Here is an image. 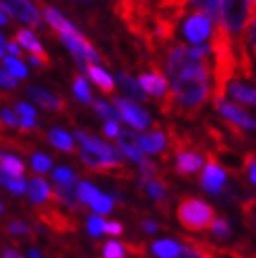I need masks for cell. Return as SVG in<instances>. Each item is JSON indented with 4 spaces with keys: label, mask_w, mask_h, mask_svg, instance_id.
Here are the masks:
<instances>
[{
    "label": "cell",
    "mask_w": 256,
    "mask_h": 258,
    "mask_svg": "<svg viewBox=\"0 0 256 258\" xmlns=\"http://www.w3.org/2000/svg\"><path fill=\"white\" fill-rule=\"evenodd\" d=\"M165 72L170 83V92L165 97L167 108H177L181 114H196L211 97L212 68L209 59H200L194 48L174 44L168 48Z\"/></svg>",
    "instance_id": "6da1fadb"
},
{
    "label": "cell",
    "mask_w": 256,
    "mask_h": 258,
    "mask_svg": "<svg viewBox=\"0 0 256 258\" xmlns=\"http://www.w3.org/2000/svg\"><path fill=\"white\" fill-rule=\"evenodd\" d=\"M252 0H223L220 17L214 24L222 26L231 37L232 44L238 50L241 59H245V42L249 24L252 20Z\"/></svg>",
    "instance_id": "7a4b0ae2"
},
{
    "label": "cell",
    "mask_w": 256,
    "mask_h": 258,
    "mask_svg": "<svg viewBox=\"0 0 256 258\" xmlns=\"http://www.w3.org/2000/svg\"><path fill=\"white\" fill-rule=\"evenodd\" d=\"M177 220L188 231H203V229L212 227L216 214L207 202L187 196L177 205Z\"/></svg>",
    "instance_id": "3957f363"
},
{
    "label": "cell",
    "mask_w": 256,
    "mask_h": 258,
    "mask_svg": "<svg viewBox=\"0 0 256 258\" xmlns=\"http://www.w3.org/2000/svg\"><path fill=\"white\" fill-rule=\"evenodd\" d=\"M183 37L190 42L192 46H203L207 44V40L214 37V20L205 13L194 11L188 15L183 22Z\"/></svg>",
    "instance_id": "277c9868"
},
{
    "label": "cell",
    "mask_w": 256,
    "mask_h": 258,
    "mask_svg": "<svg viewBox=\"0 0 256 258\" xmlns=\"http://www.w3.org/2000/svg\"><path fill=\"white\" fill-rule=\"evenodd\" d=\"M60 40H62L64 44H66V48L72 51L75 62L79 64L81 70L86 72V68H88L90 64H97L99 62V53L77 30L60 35Z\"/></svg>",
    "instance_id": "5b68a950"
},
{
    "label": "cell",
    "mask_w": 256,
    "mask_h": 258,
    "mask_svg": "<svg viewBox=\"0 0 256 258\" xmlns=\"http://www.w3.org/2000/svg\"><path fill=\"white\" fill-rule=\"evenodd\" d=\"M113 104H115L117 112L121 114V117H123L132 128L145 130L148 124H150V115H148V112L145 108H141L136 101L124 99V97H115Z\"/></svg>",
    "instance_id": "8992f818"
},
{
    "label": "cell",
    "mask_w": 256,
    "mask_h": 258,
    "mask_svg": "<svg viewBox=\"0 0 256 258\" xmlns=\"http://www.w3.org/2000/svg\"><path fill=\"white\" fill-rule=\"evenodd\" d=\"M75 138L79 139L81 149L92 150V152L110 159V161H113V163L123 165V152H119L115 147H112V145L104 143V141L94 138V136L86 134V132H83V130H77V132H75Z\"/></svg>",
    "instance_id": "52a82bcc"
},
{
    "label": "cell",
    "mask_w": 256,
    "mask_h": 258,
    "mask_svg": "<svg viewBox=\"0 0 256 258\" xmlns=\"http://www.w3.org/2000/svg\"><path fill=\"white\" fill-rule=\"evenodd\" d=\"M225 181H227L225 170H223L214 159L209 158L207 165L203 167V172H202V176H200L202 189L209 194H222L223 187H225Z\"/></svg>",
    "instance_id": "ba28073f"
},
{
    "label": "cell",
    "mask_w": 256,
    "mask_h": 258,
    "mask_svg": "<svg viewBox=\"0 0 256 258\" xmlns=\"http://www.w3.org/2000/svg\"><path fill=\"white\" fill-rule=\"evenodd\" d=\"M216 108L225 119H229L231 123L240 126V128H243V130L256 128V121L247 114L245 110L236 106L234 103H229V101H225V99H216Z\"/></svg>",
    "instance_id": "9c48e42d"
},
{
    "label": "cell",
    "mask_w": 256,
    "mask_h": 258,
    "mask_svg": "<svg viewBox=\"0 0 256 258\" xmlns=\"http://www.w3.org/2000/svg\"><path fill=\"white\" fill-rule=\"evenodd\" d=\"M139 86L143 88L145 94L158 97V99H165L170 92V83L161 72H148V74H141L138 77Z\"/></svg>",
    "instance_id": "30bf717a"
},
{
    "label": "cell",
    "mask_w": 256,
    "mask_h": 258,
    "mask_svg": "<svg viewBox=\"0 0 256 258\" xmlns=\"http://www.w3.org/2000/svg\"><path fill=\"white\" fill-rule=\"evenodd\" d=\"M11 10V15L22 20L24 24L31 26V28H40L42 20H40V13L37 11L35 4L31 0H6Z\"/></svg>",
    "instance_id": "8fae6325"
},
{
    "label": "cell",
    "mask_w": 256,
    "mask_h": 258,
    "mask_svg": "<svg viewBox=\"0 0 256 258\" xmlns=\"http://www.w3.org/2000/svg\"><path fill=\"white\" fill-rule=\"evenodd\" d=\"M117 143H119V149L123 152L126 158L134 159V161H138L141 163L145 159V152L141 149V141H139V136L132 130H121V134L117 138Z\"/></svg>",
    "instance_id": "7c38bea8"
},
{
    "label": "cell",
    "mask_w": 256,
    "mask_h": 258,
    "mask_svg": "<svg viewBox=\"0 0 256 258\" xmlns=\"http://www.w3.org/2000/svg\"><path fill=\"white\" fill-rule=\"evenodd\" d=\"M203 167V158L194 150H177L176 170L179 176H192Z\"/></svg>",
    "instance_id": "4fadbf2b"
},
{
    "label": "cell",
    "mask_w": 256,
    "mask_h": 258,
    "mask_svg": "<svg viewBox=\"0 0 256 258\" xmlns=\"http://www.w3.org/2000/svg\"><path fill=\"white\" fill-rule=\"evenodd\" d=\"M139 141H141V149L145 154H159L167 147V136L161 130H152L148 134L139 136Z\"/></svg>",
    "instance_id": "5bb4252c"
},
{
    "label": "cell",
    "mask_w": 256,
    "mask_h": 258,
    "mask_svg": "<svg viewBox=\"0 0 256 258\" xmlns=\"http://www.w3.org/2000/svg\"><path fill=\"white\" fill-rule=\"evenodd\" d=\"M115 81H117L119 88L123 90L124 94H126L132 101H145L147 99V94H145L143 88L139 86V81L134 79L132 75H128L123 72V74H119L117 77H115Z\"/></svg>",
    "instance_id": "9a60e30c"
},
{
    "label": "cell",
    "mask_w": 256,
    "mask_h": 258,
    "mask_svg": "<svg viewBox=\"0 0 256 258\" xmlns=\"http://www.w3.org/2000/svg\"><path fill=\"white\" fill-rule=\"evenodd\" d=\"M28 95L44 110H53L55 112V110H62L64 106V103L59 97H55L53 94H49V92H46L42 88H33L31 86V88H28Z\"/></svg>",
    "instance_id": "2e32d148"
},
{
    "label": "cell",
    "mask_w": 256,
    "mask_h": 258,
    "mask_svg": "<svg viewBox=\"0 0 256 258\" xmlns=\"http://www.w3.org/2000/svg\"><path fill=\"white\" fill-rule=\"evenodd\" d=\"M44 17L49 22V26H51V28H53L59 35L75 31V26L72 24L68 19H64V15L59 10H55V8H51V6H46L44 8Z\"/></svg>",
    "instance_id": "e0dca14e"
},
{
    "label": "cell",
    "mask_w": 256,
    "mask_h": 258,
    "mask_svg": "<svg viewBox=\"0 0 256 258\" xmlns=\"http://www.w3.org/2000/svg\"><path fill=\"white\" fill-rule=\"evenodd\" d=\"M81 159H83V163L88 167V169H95V170H110V169H119L121 165L119 163H113L110 159L103 158V156L95 154L92 150H86V149H81L79 152Z\"/></svg>",
    "instance_id": "ac0fdd59"
},
{
    "label": "cell",
    "mask_w": 256,
    "mask_h": 258,
    "mask_svg": "<svg viewBox=\"0 0 256 258\" xmlns=\"http://www.w3.org/2000/svg\"><path fill=\"white\" fill-rule=\"evenodd\" d=\"M49 194H51V189H49V185L46 179H42V178L30 179V183H28V196H30L31 204L42 205L46 200L49 198Z\"/></svg>",
    "instance_id": "d6986e66"
},
{
    "label": "cell",
    "mask_w": 256,
    "mask_h": 258,
    "mask_svg": "<svg viewBox=\"0 0 256 258\" xmlns=\"http://www.w3.org/2000/svg\"><path fill=\"white\" fill-rule=\"evenodd\" d=\"M15 40L22 46V48H24V50L30 51L31 55H37V57H44V59H48V57H46V51L42 50V44H40L39 39H37L35 33H31L30 30L17 31Z\"/></svg>",
    "instance_id": "ffe728a7"
},
{
    "label": "cell",
    "mask_w": 256,
    "mask_h": 258,
    "mask_svg": "<svg viewBox=\"0 0 256 258\" xmlns=\"http://www.w3.org/2000/svg\"><path fill=\"white\" fill-rule=\"evenodd\" d=\"M55 194L59 198L60 204H64L70 209H81V202L79 194H77V183L74 185H57L55 187Z\"/></svg>",
    "instance_id": "44dd1931"
},
{
    "label": "cell",
    "mask_w": 256,
    "mask_h": 258,
    "mask_svg": "<svg viewBox=\"0 0 256 258\" xmlns=\"http://www.w3.org/2000/svg\"><path fill=\"white\" fill-rule=\"evenodd\" d=\"M86 74H88L90 79L94 81L95 85L103 90V92H112L113 86H115V83H113V79H112V75H110L108 72H104L101 66L90 64L88 68H86Z\"/></svg>",
    "instance_id": "7402d4cb"
},
{
    "label": "cell",
    "mask_w": 256,
    "mask_h": 258,
    "mask_svg": "<svg viewBox=\"0 0 256 258\" xmlns=\"http://www.w3.org/2000/svg\"><path fill=\"white\" fill-rule=\"evenodd\" d=\"M229 94L236 101H240V103L256 106V90L249 88V86H245L240 81H232L231 85H229Z\"/></svg>",
    "instance_id": "603a6c76"
},
{
    "label": "cell",
    "mask_w": 256,
    "mask_h": 258,
    "mask_svg": "<svg viewBox=\"0 0 256 258\" xmlns=\"http://www.w3.org/2000/svg\"><path fill=\"white\" fill-rule=\"evenodd\" d=\"M223 0H188V6H190L194 11H200V13H205V15L211 17L214 22L220 17V11H222Z\"/></svg>",
    "instance_id": "cb8c5ba5"
},
{
    "label": "cell",
    "mask_w": 256,
    "mask_h": 258,
    "mask_svg": "<svg viewBox=\"0 0 256 258\" xmlns=\"http://www.w3.org/2000/svg\"><path fill=\"white\" fill-rule=\"evenodd\" d=\"M183 245L174 240H159L152 243V253L158 258H177L181 254Z\"/></svg>",
    "instance_id": "d4e9b609"
},
{
    "label": "cell",
    "mask_w": 256,
    "mask_h": 258,
    "mask_svg": "<svg viewBox=\"0 0 256 258\" xmlns=\"http://www.w3.org/2000/svg\"><path fill=\"white\" fill-rule=\"evenodd\" d=\"M145 189H147L148 196L158 204L159 209H168V204H167V187L163 183L161 179H156L154 178L152 181H148L147 185H143Z\"/></svg>",
    "instance_id": "484cf974"
},
{
    "label": "cell",
    "mask_w": 256,
    "mask_h": 258,
    "mask_svg": "<svg viewBox=\"0 0 256 258\" xmlns=\"http://www.w3.org/2000/svg\"><path fill=\"white\" fill-rule=\"evenodd\" d=\"M48 139H49V143L53 145V147H57L59 150L74 152V149H75L74 138H72L68 132H64V130H60V128H53V130H49Z\"/></svg>",
    "instance_id": "4316f807"
},
{
    "label": "cell",
    "mask_w": 256,
    "mask_h": 258,
    "mask_svg": "<svg viewBox=\"0 0 256 258\" xmlns=\"http://www.w3.org/2000/svg\"><path fill=\"white\" fill-rule=\"evenodd\" d=\"M0 165H2V172L4 174H10L15 178H22V174H24V163L11 154L0 156Z\"/></svg>",
    "instance_id": "83f0119b"
},
{
    "label": "cell",
    "mask_w": 256,
    "mask_h": 258,
    "mask_svg": "<svg viewBox=\"0 0 256 258\" xmlns=\"http://www.w3.org/2000/svg\"><path fill=\"white\" fill-rule=\"evenodd\" d=\"M94 108H95V112L106 121H117L119 123V121L123 119L121 114L117 112V108H113V106H110L108 103H104V101H101V99L94 101Z\"/></svg>",
    "instance_id": "f1b7e54d"
},
{
    "label": "cell",
    "mask_w": 256,
    "mask_h": 258,
    "mask_svg": "<svg viewBox=\"0 0 256 258\" xmlns=\"http://www.w3.org/2000/svg\"><path fill=\"white\" fill-rule=\"evenodd\" d=\"M2 62H4V70H8L11 75H15L17 79H24L26 75H28L26 64L22 60L17 59V57H4Z\"/></svg>",
    "instance_id": "f546056e"
},
{
    "label": "cell",
    "mask_w": 256,
    "mask_h": 258,
    "mask_svg": "<svg viewBox=\"0 0 256 258\" xmlns=\"http://www.w3.org/2000/svg\"><path fill=\"white\" fill-rule=\"evenodd\" d=\"M74 94L81 103H86V104L92 103V92H90V86H88V83H86V79L81 77V75H77L74 81Z\"/></svg>",
    "instance_id": "4dcf8cb0"
},
{
    "label": "cell",
    "mask_w": 256,
    "mask_h": 258,
    "mask_svg": "<svg viewBox=\"0 0 256 258\" xmlns=\"http://www.w3.org/2000/svg\"><path fill=\"white\" fill-rule=\"evenodd\" d=\"M2 185L13 194H22L24 190H28L24 178H15V176H10V174L4 172H2Z\"/></svg>",
    "instance_id": "1f68e13d"
},
{
    "label": "cell",
    "mask_w": 256,
    "mask_h": 258,
    "mask_svg": "<svg viewBox=\"0 0 256 258\" xmlns=\"http://www.w3.org/2000/svg\"><path fill=\"white\" fill-rule=\"evenodd\" d=\"M51 179H53L57 185H74L77 183V178H75V172L68 167H59L55 169L51 174Z\"/></svg>",
    "instance_id": "d6a6232c"
},
{
    "label": "cell",
    "mask_w": 256,
    "mask_h": 258,
    "mask_svg": "<svg viewBox=\"0 0 256 258\" xmlns=\"http://www.w3.org/2000/svg\"><path fill=\"white\" fill-rule=\"evenodd\" d=\"M77 194H79V200L83 204L92 205V202H94L101 192H99L92 183H88V181H81V183L77 185Z\"/></svg>",
    "instance_id": "836d02e7"
},
{
    "label": "cell",
    "mask_w": 256,
    "mask_h": 258,
    "mask_svg": "<svg viewBox=\"0 0 256 258\" xmlns=\"http://www.w3.org/2000/svg\"><path fill=\"white\" fill-rule=\"evenodd\" d=\"M92 209L97 214H108L113 209V198L108 194H99L97 198L92 202Z\"/></svg>",
    "instance_id": "e575fe53"
},
{
    "label": "cell",
    "mask_w": 256,
    "mask_h": 258,
    "mask_svg": "<svg viewBox=\"0 0 256 258\" xmlns=\"http://www.w3.org/2000/svg\"><path fill=\"white\" fill-rule=\"evenodd\" d=\"M211 231H212V236H216V238H220V240L229 238V236H231V233H232L231 224H229L225 218H216V220H214V224H212Z\"/></svg>",
    "instance_id": "d590c367"
},
{
    "label": "cell",
    "mask_w": 256,
    "mask_h": 258,
    "mask_svg": "<svg viewBox=\"0 0 256 258\" xmlns=\"http://www.w3.org/2000/svg\"><path fill=\"white\" fill-rule=\"evenodd\" d=\"M31 167H33L35 172H39V174L48 172V170L51 169V158L42 154V152H37V154L31 158Z\"/></svg>",
    "instance_id": "8d00e7d4"
},
{
    "label": "cell",
    "mask_w": 256,
    "mask_h": 258,
    "mask_svg": "<svg viewBox=\"0 0 256 258\" xmlns=\"http://www.w3.org/2000/svg\"><path fill=\"white\" fill-rule=\"evenodd\" d=\"M177 258H212L209 251H205L200 245H194V243H188V245H183L181 254Z\"/></svg>",
    "instance_id": "74e56055"
},
{
    "label": "cell",
    "mask_w": 256,
    "mask_h": 258,
    "mask_svg": "<svg viewBox=\"0 0 256 258\" xmlns=\"http://www.w3.org/2000/svg\"><path fill=\"white\" fill-rule=\"evenodd\" d=\"M126 251L119 242H106L103 245V258H124Z\"/></svg>",
    "instance_id": "f35d334b"
},
{
    "label": "cell",
    "mask_w": 256,
    "mask_h": 258,
    "mask_svg": "<svg viewBox=\"0 0 256 258\" xmlns=\"http://www.w3.org/2000/svg\"><path fill=\"white\" fill-rule=\"evenodd\" d=\"M104 227H106V222H104L99 214H92L88 218V233L92 234L94 238H99V236L104 233Z\"/></svg>",
    "instance_id": "ab89813d"
},
{
    "label": "cell",
    "mask_w": 256,
    "mask_h": 258,
    "mask_svg": "<svg viewBox=\"0 0 256 258\" xmlns=\"http://www.w3.org/2000/svg\"><path fill=\"white\" fill-rule=\"evenodd\" d=\"M17 114H19L20 119H28V121H35L37 119V112L31 104L28 103H19L17 104Z\"/></svg>",
    "instance_id": "60d3db41"
},
{
    "label": "cell",
    "mask_w": 256,
    "mask_h": 258,
    "mask_svg": "<svg viewBox=\"0 0 256 258\" xmlns=\"http://www.w3.org/2000/svg\"><path fill=\"white\" fill-rule=\"evenodd\" d=\"M8 233L11 236H20V234H30V225H26L24 222H19V220H13L8 225Z\"/></svg>",
    "instance_id": "b9f144b4"
},
{
    "label": "cell",
    "mask_w": 256,
    "mask_h": 258,
    "mask_svg": "<svg viewBox=\"0 0 256 258\" xmlns=\"http://www.w3.org/2000/svg\"><path fill=\"white\" fill-rule=\"evenodd\" d=\"M2 123H4L6 126H11V128H15V126H19V128H20V117H19V114L11 112L10 108L2 110Z\"/></svg>",
    "instance_id": "7bdbcfd3"
},
{
    "label": "cell",
    "mask_w": 256,
    "mask_h": 258,
    "mask_svg": "<svg viewBox=\"0 0 256 258\" xmlns=\"http://www.w3.org/2000/svg\"><path fill=\"white\" fill-rule=\"evenodd\" d=\"M0 83H2V88H15L19 79H17L15 75H11L8 70H2L0 72Z\"/></svg>",
    "instance_id": "ee69618b"
},
{
    "label": "cell",
    "mask_w": 256,
    "mask_h": 258,
    "mask_svg": "<svg viewBox=\"0 0 256 258\" xmlns=\"http://www.w3.org/2000/svg\"><path fill=\"white\" fill-rule=\"evenodd\" d=\"M104 134L108 136V138H119L121 128H119L117 121H106V124H104Z\"/></svg>",
    "instance_id": "f6af8a7d"
},
{
    "label": "cell",
    "mask_w": 256,
    "mask_h": 258,
    "mask_svg": "<svg viewBox=\"0 0 256 258\" xmlns=\"http://www.w3.org/2000/svg\"><path fill=\"white\" fill-rule=\"evenodd\" d=\"M247 42L251 44V48L254 50V55H256V15L252 17L251 24H249V31H247Z\"/></svg>",
    "instance_id": "bcb514c9"
},
{
    "label": "cell",
    "mask_w": 256,
    "mask_h": 258,
    "mask_svg": "<svg viewBox=\"0 0 256 258\" xmlns=\"http://www.w3.org/2000/svg\"><path fill=\"white\" fill-rule=\"evenodd\" d=\"M245 167H247V172H249V178H251V181L256 185V158H254V156H247Z\"/></svg>",
    "instance_id": "7dc6e473"
},
{
    "label": "cell",
    "mask_w": 256,
    "mask_h": 258,
    "mask_svg": "<svg viewBox=\"0 0 256 258\" xmlns=\"http://www.w3.org/2000/svg\"><path fill=\"white\" fill-rule=\"evenodd\" d=\"M104 233L112 234V236H119V234H123V225L119 224V222H106Z\"/></svg>",
    "instance_id": "c3c4849f"
},
{
    "label": "cell",
    "mask_w": 256,
    "mask_h": 258,
    "mask_svg": "<svg viewBox=\"0 0 256 258\" xmlns=\"http://www.w3.org/2000/svg\"><path fill=\"white\" fill-rule=\"evenodd\" d=\"M6 53H8V57H19V55H20V44L17 42V40H11V42H8Z\"/></svg>",
    "instance_id": "681fc988"
},
{
    "label": "cell",
    "mask_w": 256,
    "mask_h": 258,
    "mask_svg": "<svg viewBox=\"0 0 256 258\" xmlns=\"http://www.w3.org/2000/svg\"><path fill=\"white\" fill-rule=\"evenodd\" d=\"M141 229H143L147 234H154L158 231V224L152 222V220H143V222H141Z\"/></svg>",
    "instance_id": "f907efd6"
},
{
    "label": "cell",
    "mask_w": 256,
    "mask_h": 258,
    "mask_svg": "<svg viewBox=\"0 0 256 258\" xmlns=\"http://www.w3.org/2000/svg\"><path fill=\"white\" fill-rule=\"evenodd\" d=\"M2 258H22L19 253H17L15 249L11 247H4V251H2Z\"/></svg>",
    "instance_id": "816d5d0a"
},
{
    "label": "cell",
    "mask_w": 256,
    "mask_h": 258,
    "mask_svg": "<svg viewBox=\"0 0 256 258\" xmlns=\"http://www.w3.org/2000/svg\"><path fill=\"white\" fill-rule=\"evenodd\" d=\"M30 258H40V253L37 251V249H31V251H30Z\"/></svg>",
    "instance_id": "f5cc1de1"
},
{
    "label": "cell",
    "mask_w": 256,
    "mask_h": 258,
    "mask_svg": "<svg viewBox=\"0 0 256 258\" xmlns=\"http://www.w3.org/2000/svg\"><path fill=\"white\" fill-rule=\"evenodd\" d=\"M252 11L256 13V0H252Z\"/></svg>",
    "instance_id": "db71d44e"
}]
</instances>
